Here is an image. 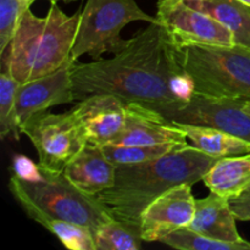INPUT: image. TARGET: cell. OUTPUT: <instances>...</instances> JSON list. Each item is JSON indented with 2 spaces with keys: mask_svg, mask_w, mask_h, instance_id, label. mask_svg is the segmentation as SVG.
I'll use <instances>...</instances> for the list:
<instances>
[{
  "mask_svg": "<svg viewBox=\"0 0 250 250\" xmlns=\"http://www.w3.org/2000/svg\"><path fill=\"white\" fill-rule=\"evenodd\" d=\"M75 62L71 59L54 72L19 85L14 109L15 138L19 139L22 127L32 116L53 106L75 102L71 80Z\"/></svg>",
  "mask_w": 250,
  "mask_h": 250,
  "instance_id": "10",
  "label": "cell"
},
{
  "mask_svg": "<svg viewBox=\"0 0 250 250\" xmlns=\"http://www.w3.org/2000/svg\"><path fill=\"white\" fill-rule=\"evenodd\" d=\"M124 131L112 142L120 146H156L166 143H187L185 131L159 112L129 103L126 104Z\"/></svg>",
  "mask_w": 250,
  "mask_h": 250,
  "instance_id": "13",
  "label": "cell"
},
{
  "mask_svg": "<svg viewBox=\"0 0 250 250\" xmlns=\"http://www.w3.org/2000/svg\"><path fill=\"white\" fill-rule=\"evenodd\" d=\"M229 204L237 220L250 221V189L229 200Z\"/></svg>",
  "mask_w": 250,
  "mask_h": 250,
  "instance_id": "26",
  "label": "cell"
},
{
  "mask_svg": "<svg viewBox=\"0 0 250 250\" xmlns=\"http://www.w3.org/2000/svg\"><path fill=\"white\" fill-rule=\"evenodd\" d=\"M12 171L14 176L29 182H37L43 178L42 168L39 164L33 163L24 155H16L12 160Z\"/></svg>",
  "mask_w": 250,
  "mask_h": 250,
  "instance_id": "25",
  "label": "cell"
},
{
  "mask_svg": "<svg viewBox=\"0 0 250 250\" xmlns=\"http://www.w3.org/2000/svg\"><path fill=\"white\" fill-rule=\"evenodd\" d=\"M41 168L43 178L37 182L23 181L14 175L10 178V192L24 211H38L73 222L88 227L93 233L100 225L114 219L97 195L87 194L76 187L63 171Z\"/></svg>",
  "mask_w": 250,
  "mask_h": 250,
  "instance_id": "4",
  "label": "cell"
},
{
  "mask_svg": "<svg viewBox=\"0 0 250 250\" xmlns=\"http://www.w3.org/2000/svg\"><path fill=\"white\" fill-rule=\"evenodd\" d=\"M71 110L87 143L95 146L112 143L126 124V103L112 94L88 95Z\"/></svg>",
  "mask_w": 250,
  "mask_h": 250,
  "instance_id": "12",
  "label": "cell"
},
{
  "mask_svg": "<svg viewBox=\"0 0 250 250\" xmlns=\"http://www.w3.org/2000/svg\"><path fill=\"white\" fill-rule=\"evenodd\" d=\"M219 158L182 144L154 160L116 166L115 185L97 195L119 221L138 225L154 199L178 185H195Z\"/></svg>",
  "mask_w": 250,
  "mask_h": 250,
  "instance_id": "2",
  "label": "cell"
},
{
  "mask_svg": "<svg viewBox=\"0 0 250 250\" xmlns=\"http://www.w3.org/2000/svg\"><path fill=\"white\" fill-rule=\"evenodd\" d=\"M244 109H246V111H248L249 114H250V100H249L248 103H247L246 106H244Z\"/></svg>",
  "mask_w": 250,
  "mask_h": 250,
  "instance_id": "28",
  "label": "cell"
},
{
  "mask_svg": "<svg viewBox=\"0 0 250 250\" xmlns=\"http://www.w3.org/2000/svg\"><path fill=\"white\" fill-rule=\"evenodd\" d=\"M32 220L45 227L50 233L58 237L59 241L71 250H97L94 233L88 227L55 219L38 211L26 212Z\"/></svg>",
  "mask_w": 250,
  "mask_h": 250,
  "instance_id": "19",
  "label": "cell"
},
{
  "mask_svg": "<svg viewBox=\"0 0 250 250\" xmlns=\"http://www.w3.org/2000/svg\"><path fill=\"white\" fill-rule=\"evenodd\" d=\"M246 98L219 97L195 93L189 103L173 114L177 124L211 127L250 142V114Z\"/></svg>",
  "mask_w": 250,
  "mask_h": 250,
  "instance_id": "9",
  "label": "cell"
},
{
  "mask_svg": "<svg viewBox=\"0 0 250 250\" xmlns=\"http://www.w3.org/2000/svg\"><path fill=\"white\" fill-rule=\"evenodd\" d=\"M182 144L187 143H166L156 144V146H120V144L107 143L102 146V148L107 159L116 166H120L154 160L170 153Z\"/></svg>",
  "mask_w": 250,
  "mask_h": 250,
  "instance_id": "21",
  "label": "cell"
},
{
  "mask_svg": "<svg viewBox=\"0 0 250 250\" xmlns=\"http://www.w3.org/2000/svg\"><path fill=\"white\" fill-rule=\"evenodd\" d=\"M202 181L220 197L229 200L239 197L250 189V154L217 159Z\"/></svg>",
  "mask_w": 250,
  "mask_h": 250,
  "instance_id": "16",
  "label": "cell"
},
{
  "mask_svg": "<svg viewBox=\"0 0 250 250\" xmlns=\"http://www.w3.org/2000/svg\"><path fill=\"white\" fill-rule=\"evenodd\" d=\"M10 73L1 71L0 73V136L5 138L7 136L15 137L14 109L16 92L19 85Z\"/></svg>",
  "mask_w": 250,
  "mask_h": 250,
  "instance_id": "23",
  "label": "cell"
},
{
  "mask_svg": "<svg viewBox=\"0 0 250 250\" xmlns=\"http://www.w3.org/2000/svg\"><path fill=\"white\" fill-rule=\"evenodd\" d=\"M238 1L243 2L244 5H247V6H250V0H238Z\"/></svg>",
  "mask_w": 250,
  "mask_h": 250,
  "instance_id": "29",
  "label": "cell"
},
{
  "mask_svg": "<svg viewBox=\"0 0 250 250\" xmlns=\"http://www.w3.org/2000/svg\"><path fill=\"white\" fill-rule=\"evenodd\" d=\"M97 250H138L141 249V227L129 222L111 219L94 232Z\"/></svg>",
  "mask_w": 250,
  "mask_h": 250,
  "instance_id": "20",
  "label": "cell"
},
{
  "mask_svg": "<svg viewBox=\"0 0 250 250\" xmlns=\"http://www.w3.org/2000/svg\"><path fill=\"white\" fill-rule=\"evenodd\" d=\"M22 1L23 2H26L27 5H28V6H31L32 4H33L34 1H36V0H22ZM49 1H51V2H58V1H65V2H71V1H75V0H49Z\"/></svg>",
  "mask_w": 250,
  "mask_h": 250,
  "instance_id": "27",
  "label": "cell"
},
{
  "mask_svg": "<svg viewBox=\"0 0 250 250\" xmlns=\"http://www.w3.org/2000/svg\"><path fill=\"white\" fill-rule=\"evenodd\" d=\"M161 243L183 250H250V243L222 242L203 236L188 227L176 229L161 239Z\"/></svg>",
  "mask_w": 250,
  "mask_h": 250,
  "instance_id": "22",
  "label": "cell"
},
{
  "mask_svg": "<svg viewBox=\"0 0 250 250\" xmlns=\"http://www.w3.org/2000/svg\"><path fill=\"white\" fill-rule=\"evenodd\" d=\"M189 6L214 17L232 32L236 44L250 48V6L238 0H185Z\"/></svg>",
  "mask_w": 250,
  "mask_h": 250,
  "instance_id": "17",
  "label": "cell"
},
{
  "mask_svg": "<svg viewBox=\"0 0 250 250\" xmlns=\"http://www.w3.org/2000/svg\"><path fill=\"white\" fill-rule=\"evenodd\" d=\"M133 21L153 23L156 17L146 14L134 0H87L81 12L72 58L77 60L88 55L99 60L105 53H119L129 41L121 38V31Z\"/></svg>",
  "mask_w": 250,
  "mask_h": 250,
  "instance_id": "6",
  "label": "cell"
},
{
  "mask_svg": "<svg viewBox=\"0 0 250 250\" xmlns=\"http://www.w3.org/2000/svg\"><path fill=\"white\" fill-rule=\"evenodd\" d=\"M80 19L81 12L68 16L56 2H51L45 17L36 16L27 7L7 45V54L1 55L2 71L17 82L26 83L60 68L73 59Z\"/></svg>",
  "mask_w": 250,
  "mask_h": 250,
  "instance_id": "3",
  "label": "cell"
},
{
  "mask_svg": "<svg viewBox=\"0 0 250 250\" xmlns=\"http://www.w3.org/2000/svg\"><path fill=\"white\" fill-rule=\"evenodd\" d=\"M195 211L192 185L183 183L154 199L139 219L144 242H160L176 229L188 227Z\"/></svg>",
  "mask_w": 250,
  "mask_h": 250,
  "instance_id": "11",
  "label": "cell"
},
{
  "mask_svg": "<svg viewBox=\"0 0 250 250\" xmlns=\"http://www.w3.org/2000/svg\"><path fill=\"white\" fill-rule=\"evenodd\" d=\"M155 17L175 48L236 44L227 27L210 15L189 6L185 0H159Z\"/></svg>",
  "mask_w": 250,
  "mask_h": 250,
  "instance_id": "8",
  "label": "cell"
},
{
  "mask_svg": "<svg viewBox=\"0 0 250 250\" xmlns=\"http://www.w3.org/2000/svg\"><path fill=\"white\" fill-rule=\"evenodd\" d=\"M185 131L187 138L192 142V146L203 153L214 158L225 156L249 155L250 142L234 137L226 132L211 128V127L194 126V125L177 124Z\"/></svg>",
  "mask_w": 250,
  "mask_h": 250,
  "instance_id": "18",
  "label": "cell"
},
{
  "mask_svg": "<svg viewBox=\"0 0 250 250\" xmlns=\"http://www.w3.org/2000/svg\"><path fill=\"white\" fill-rule=\"evenodd\" d=\"M181 67L194 80L195 93L250 100V48L190 45L175 48Z\"/></svg>",
  "mask_w": 250,
  "mask_h": 250,
  "instance_id": "5",
  "label": "cell"
},
{
  "mask_svg": "<svg viewBox=\"0 0 250 250\" xmlns=\"http://www.w3.org/2000/svg\"><path fill=\"white\" fill-rule=\"evenodd\" d=\"M66 177L84 193L98 195L115 185L116 165L100 146L87 143L63 170Z\"/></svg>",
  "mask_w": 250,
  "mask_h": 250,
  "instance_id": "14",
  "label": "cell"
},
{
  "mask_svg": "<svg viewBox=\"0 0 250 250\" xmlns=\"http://www.w3.org/2000/svg\"><path fill=\"white\" fill-rule=\"evenodd\" d=\"M32 142L41 167L63 171L87 144L72 110L63 114L43 111L32 116L21 129Z\"/></svg>",
  "mask_w": 250,
  "mask_h": 250,
  "instance_id": "7",
  "label": "cell"
},
{
  "mask_svg": "<svg viewBox=\"0 0 250 250\" xmlns=\"http://www.w3.org/2000/svg\"><path fill=\"white\" fill-rule=\"evenodd\" d=\"M31 7L22 0H0V55L11 42L22 12Z\"/></svg>",
  "mask_w": 250,
  "mask_h": 250,
  "instance_id": "24",
  "label": "cell"
},
{
  "mask_svg": "<svg viewBox=\"0 0 250 250\" xmlns=\"http://www.w3.org/2000/svg\"><path fill=\"white\" fill-rule=\"evenodd\" d=\"M181 68L165 31L158 21L138 32L111 59L75 62L71 70L76 100L92 94H112L124 103H136L171 121L185 106L170 89L171 77Z\"/></svg>",
  "mask_w": 250,
  "mask_h": 250,
  "instance_id": "1",
  "label": "cell"
},
{
  "mask_svg": "<svg viewBox=\"0 0 250 250\" xmlns=\"http://www.w3.org/2000/svg\"><path fill=\"white\" fill-rule=\"evenodd\" d=\"M236 220L229 200L211 192L195 200L194 216L188 229L217 241L248 243L238 233Z\"/></svg>",
  "mask_w": 250,
  "mask_h": 250,
  "instance_id": "15",
  "label": "cell"
}]
</instances>
